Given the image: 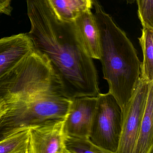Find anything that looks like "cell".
Instances as JSON below:
<instances>
[{"mask_svg": "<svg viewBox=\"0 0 153 153\" xmlns=\"http://www.w3.org/2000/svg\"><path fill=\"white\" fill-rule=\"evenodd\" d=\"M94 14L100 34L103 78L122 111L131 98L140 79L141 62L137 50L97 0H93Z\"/></svg>", "mask_w": 153, "mask_h": 153, "instance_id": "cell-1", "label": "cell"}, {"mask_svg": "<svg viewBox=\"0 0 153 153\" xmlns=\"http://www.w3.org/2000/svg\"><path fill=\"white\" fill-rule=\"evenodd\" d=\"M55 93L63 94L58 75L48 57L34 50L0 79V97L7 106Z\"/></svg>", "mask_w": 153, "mask_h": 153, "instance_id": "cell-2", "label": "cell"}, {"mask_svg": "<svg viewBox=\"0 0 153 153\" xmlns=\"http://www.w3.org/2000/svg\"><path fill=\"white\" fill-rule=\"evenodd\" d=\"M71 102V98L56 93L7 106L0 120V140L47 121L65 119Z\"/></svg>", "mask_w": 153, "mask_h": 153, "instance_id": "cell-3", "label": "cell"}, {"mask_svg": "<svg viewBox=\"0 0 153 153\" xmlns=\"http://www.w3.org/2000/svg\"><path fill=\"white\" fill-rule=\"evenodd\" d=\"M122 111L110 93H100L90 129L89 139L106 153H117L122 131Z\"/></svg>", "mask_w": 153, "mask_h": 153, "instance_id": "cell-4", "label": "cell"}, {"mask_svg": "<svg viewBox=\"0 0 153 153\" xmlns=\"http://www.w3.org/2000/svg\"><path fill=\"white\" fill-rule=\"evenodd\" d=\"M150 82L140 79L131 98L122 111L121 134L117 153H134Z\"/></svg>", "mask_w": 153, "mask_h": 153, "instance_id": "cell-5", "label": "cell"}, {"mask_svg": "<svg viewBox=\"0 0 153 153\" xmlns=\"http://www.w3.org/2000/svg\"><path fill=\"white\" fill-rule=\"evenodd\" d=\"M64 120H50L29 128V153H67L64 144Z\"/></svg>", "mask_w": 153, "mask_h": 153, "instance_id": "cell-6", "label": "cell"}, {"mask_svg": "<svg viewBox=\"0 0 153 153\" xmlns=\"http://www.w3.org/2000/svg\"><path fill=\"white\" fill-rule=\"evenodd\" d=\"M97 102V96L71 98L68 112L63 123L65 135L89 138Z\"/></svg>", "mask_w": 153, "mask_h": 153, "instance_id": "cell-7", "label": "cell"}, {"mask_svg": "<svg viewBox=\"0 0 153 153\" xmlns=\"http://www.w3.org/2000/svg\"><path fill=\"white\" fill-rule=\"evenodd\" d=\"M33 50V45L27 33L0 39V79Z\"/></svg>", "mask_w": 153, "mask_h": 153, "instance_id": "cell-8", "label": "cell"}, {"mask_svg": "<svg viewBox=\"0 0 153 153\" xmlns=\"http://www.w3.org/2000/svg\"><path fill=\"white\" fill-rule=\"evenodd\" d=\"M73 25L77 36L88 55L93 59H100V32L95 17L91 10L78 17Z\"/></svg>", "mask_w": 153, "mask_h": 153, "instance_id": "cell-9", "label": "cell"}, {"mask_svg": "<svg viewBox=\"0 0 153 153\" xmlns=\"http://www.w3.org/2000/svg\"><path fill=\"white\" fill-rule=\"evenodd\" d=\"M153 81L150 82L146 108L134 153H152L153 150Z\"/></svg>", "mask_w": 153, "mask_h": 153, "instance_id": "cell-10", "label": "cell"}, {"mask_svg": "<svg viewBox=\"0 0 153 153\" xmlns=\"http://www.w3.org/2000/svg\"><path fill=\"white\" fill-rule=\"evenodd\" d=\"M62 21L73 23L81 14L93 7V0H48Z\"/></svg>", "mask_w": 153, "mask_h": 153, "instance_id": "cell-11", "label": "cell"}, {"mask_svg": "<svg viewBox=\"0 0 153 153\" xmlns=\"http://www.w3.org/2000/svg\"><path fill=\"white\" fill-rule=\"evenodd\" d=\"M143 53L140 78L149 82L153 81V29L143 27L139 38Z\"/></svg>", "mask_w": 153, "mask_h": 153, "instance_id": "cell-12", "label": "cell"}, {"mask_svg": "<svg viewBox=\"0 0 153 153\" xmlns=\"http://www.w3.org/2000/svg\"><path fill=\"white\" fill-rule=\"evenodd\" d=\"M29 129L23 130L0 140V153H29Z\"/></svg>", "mask_w": 153, "mask_h": 153, "instance_id": "cell-13", "label": "cell"}, {"mask_svg": "<svg viewBox=\"0 0 153 153\" xmlns=\"http://www.w3.org/2000/svg\"><path fill=\"white\" fill-rule=\"evenodd\" d=\"M64 144L67 153H106L94 144L89 138L64 134Z\"/></svg>", "mask_w": 153, "mask_h": 153, "instance_id": "cell-14", "label": "cell"}, {"mask_svg": "<svg viewBox=\"0 0 153 153\" xmlns=\"http://www.w3.org/2000/svg\"><path fill=\"white\" fill-rule=\"evenodd\" d=\"M138 16L143 27L153 29V0H136Z\"/></svg>", "mask_w": 153, "mask_h": 153, "instance_id": "cell-15", "label": "cell"}, {"mask_svg": "<svg viewBox=\"0 0 153 153\" xmlns=\"http://www.w3.org/2000/svg\"><path fill=\"white\" fill-rule=\"evenodd\" d=\"M12 0H0V15H10L12 11L11 3Z\"/></svg>", "mask_w": 153, "mask_h": 153, "instance_id": "cell-16", "label": "cell"}, {"mask_svg": "<svg viewBox=\"0 0 153 153\" xmlns=\"http://www.w3.org/2000/svg\"><path fill=\"white\" fill-rule=\"evenodd\" d=\"M7 111V107L5 101L0 97V120Z\"/></svg>", "mask_w": 153, "mask_h": 153, "instance_id": "cell-17", "label": "cell"}, {"mask_svg": "<svg viewBox=\"0 0 153 153\" xmlns=\"http://www.w3.org/2000/svg\"><path fill=\"white\" fill-rule=\"evenodd\" d=\"M124 1H126L127 3L131 4H133L136 1V0H124Z\"/></svg>", "mask_w": 153, "mask_h": 153, "instance_id": "cell-18", "label": "cell"}]
</instances>
